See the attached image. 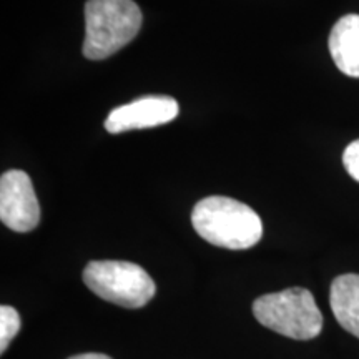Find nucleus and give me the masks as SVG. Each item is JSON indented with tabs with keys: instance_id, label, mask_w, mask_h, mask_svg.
Masks as SVG:
<instances>
[{
	"instance_id": "7ed1b4c3",
	"label": "nucleus",
	"mask_w": 359,
	"mask_h": 359,
	"mask_svg": "<svg viewBox=\"0 0 359 359\" xmlns=\"http://www.w3.org/2000/svg\"><path fill=\"white\" fill-rule=\"evenodd\" d=\"M253 314L259 325L291 339H313L323 330V314L304 288L259 296L253 303Z\"/></svg>"
},
{
	"instance_id": "39448f33",
	"label": "nucleus",
	"mask_w": 359,
	"mask_h": 359,
	"mask_svg": "<svg viewBox=\"0 0 359 359\" xmlns=\"http://www.w3.org/2000/svg\"><path fill=\"white\" fill-rule=\"evenodd\" d=\"M0 219L17 233L32 231L40 222L32 180L22 170H8L0 178Z\"/></svg>"
},
{
	"instance_id": "9d476101",
	"label": "nucleus",
	"mask_w": 359,
	"mask_h": 359,
	"mask_svg": "<svg viewBox=\"0 0 359 359\" xmlns=\"http://www.w3.org/2000/svg\"><path fill=\"white\" fill-rule=\"evenodd\" d=\"M343 165L349 177L359 183V140L349 143L343 154Z\"/></svg>"
},
{
	"instance_id": "1a4fd4ad",
	"label": "nucleus",
	"mask_w": 359,
	"mask_h": 359,
	"mask_svg": "<svg viewBox=\"0 0 359 359\" xmlns=\"http://www.w3.org/2000/svg\"><path fill=\"white\" fill-rule=\"evenodd\" d=\"M20 314L15 308L4 304L0 308V353H6L11 341L20 330Z\"/></svg>"
},
{
	"instance_id": "6e6552de",
	"label": "nucleus",
	"mask_w": 359,
	"mask_h": 359,
	"mask_svg": "<svg viewBox=\"0 0 359 359\" xmlns=\"http://www.w3.org/2000/svg\"><path fill=\"white\" fill-rule=\"evenodd\" d=\"M330 304L336 321L359 338V275H341L331 283Z\"/></svg>"
},
{
	"instance_id": "0eeeda50",
	"label": "nucleus",
	"mask_w": 359,
	"mask_h": 359,
	"mask_svg": "<svg viewBox=\"0 0 359 359\" xmlns=\"http://www.w3.org/2000/svg\"><path fill=\"white\" fill-rule=\"evenodd\" d=\"M327 45L334 65L348 77L359 79V15L341 17L331 30Z\"/></svg>"
},
{
	"instance_id": "20e7f679",
	"label": "nucleus",
	"mask_w": 359,
	"mask_h": 359,
	"mask_svg": "<svg viewBox=\"0 0 359 359\" xmlns=\"http://www.w3.org/2000/svg\"><path fill=\"white\" fill-rule=\"evenodd\" d=\"M83 283L105 302L123 308H143L156 293L155 281L138 264L130 262H90Z\"/></svg>"
},
{
	"instance_id": "9b49d317",
	"label": "nucleus",
	"mask_w": 359,
	"mask_h": 359,
	"mask_svg": "<svg viewBox=\"0 0 359 359\" xmlns=\"http://www.w3.org/2000/svg\"><path fill=\"white\" fill-rule=\"evenodd\" d=\"M69 359H111V358L100 353H85V354H77V356H72Z\"/></svg>"
},
{
	"instance_id": "f03ea898",
	"label": "nucleus",
	"mask_w": 359,
	"mask_h": 359,
	"mask_svg": "<svg viewBox=\"0 0 359 359\" xmlns=\"http://www.w3.org/2000/svg\"><path fill=\"white\" fill-rule=\"evenodd\" d=\"M142 11L133 0H88L85 4L83 55L109 58L132 42L142 29Z\"/></svg>"
},
{
	"instance_id": "423d86ee",
	"label": "nucleus",
	"mask_w": 359,
	"mask_h": 359,
	"mask_svg": "<svg viewBox=\"0 0 359 359\" xmlns=\"http://www.w3.org/2000/svg\"><path fill=\"white\" fill-rule=\"evenodd\" d=\"M180 107L173 97L148 95L137 98L127 105L116 107L105 120L109 133H123L130 130L154 128L170 123L178 116Z\"/></svg>"
},
{
	"instance_id": "f257e3e1",
	"label": "nucleus",
	"mask_w": 359,
	"mask_h": 359,
	"mask_svg": "<svg viewBox=\"0 0 359 359\" xmlns=\"http://www.w3.org/2000/svg\"><path fill=\"white\" fill-rule=\"evenodd\" d=\"M195 231L215 246L248 250L262 240L263 223L253 208L228 196H208L191 212Z\"/></svg>"
}]
</instances>
